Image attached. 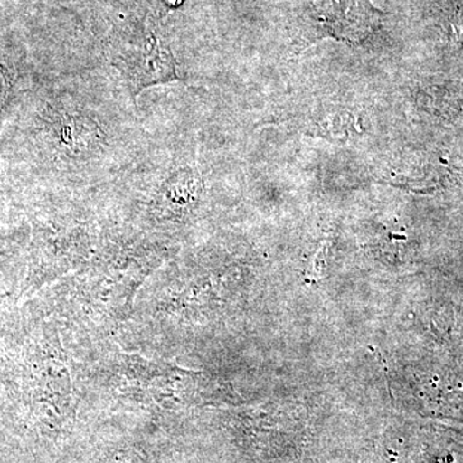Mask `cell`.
<instances>
[{
  "instance_id": "obj_1",
  "label": "cell",
  "mask_w": 463,
  "mask_h": 463,
  "mask_svg": "<svg viewBox=\"0 0 463 463\" xmlns=\"http://www.w3.org/2000/svg\"><path fill=\"white\" fill-rule=\"evenodd\" d=\"M316 20L319 36L359 44L379 29L383 12L370 0H331Z\"/></svg>"
},
{
  "instance_id": "obj_2",
  "label": "cell",
  "mask_w": 463,
  "mask_h": 463,
  "mask_svg": "<svg viewBox=\"0 0 463 463\" xmlns=\"http://www.w3.org/2000/svg\"><path fill=\"white\" fill-rule=\"evenodd\" d=\"M115 63L129 81L134 96L152 85L179 79L172 52L155 39L143 50L125 52Z\"/></svg>"
},
{
  "instance_id": "obj_3",
  "label": "cell",
  "mask_w": 463,
  "mask_h": 463,
  "mask_svg": "<svg viewBox=\"0 0 463 463\" xmlns=\"http://www.w3.org/2000/svg\"><path fill=\"white\" fill-rule=\"evenodd\" d=\"M165 2L167 3V5H179L183 2V0H165Z\"/></svg>"
}]
</instances>
